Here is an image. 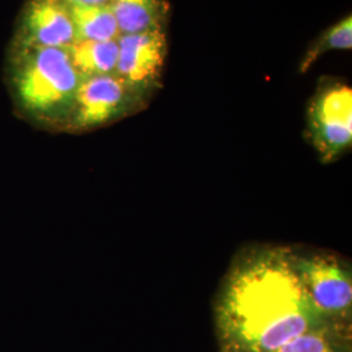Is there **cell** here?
<instances>
[{
  "instance_id": "8",
  "label": "cell",
  "mask_w": 352,
  "mask_h": 352,
  "mask_svg": "<svg viewBox=\"0 0 352 352\" xmlns=\"http://www.w3.org/2000/svg\"><path fill=\"white\" fill-rule=\"evenodd\" d=\"M122 34H135L166 28L170 4L167 0H110Z\"/></svg>"
},
{
  "instance_id": "2",
  "label": "cell",
  "mask_w": 352,
  "mask_h": 352,
  "mask_svg": "<svg viewBox=\"0 0 352 352\" xmlns=\"http://www.w3.org/2000/svg\"><path fill=\"white\" fill-rule=\"evenodd\" d=\"M81 80L67 50L38 47L19 80L20 103L36 118L65 126Z\"/></svg>"
},
{
  "instance_id": "13",
  "label": "cell",
  "mask_w": 352,
  "mask_h": 352,
  "mask_svg": "<svg viewBox=\"0 0 352 352\" xmlns=\"http://www.w3.org/2000/svg\"><path fill=\"white\" fill-rule=\"evenodd\" d=\"M67 6H106L110 0H63Z\"/></svg>"
},
{
  "instance_id": "1",
  "label": "cell",
  "mask_w": 352,
  "mask_h": 352,
  "mask_svg": "<svg viewBox=\"0 0 352 352\" xmlns=\"http://www.w3.org/2000/svg\"><path fill=\"white\" fill-rule=\"evenodd\" d=\"M221 352H277L289 340L327 327L309 305L294 257L254 253L235 267L218 304Z\"/></svg>"
},
{
  "instance_id": "3",
  "label": "cell",
  "mask_w": 352,
  "mask_h": 352,
  "mask_svg": "<svg viewBox=\"0 0 352 352\" xmlns=\"http://www.w3.org/2000/svg\"><path fill=\"white\" fill-rule=\"evenodd\" d=\"M298 276L309 305L321 322L336 333H344L351 317V274L334 256L294 257Z\"/></svg>"
},
{
  "instance_id": "7",
  "label": "cell",
  "mask_w": 352,
  "mask_h": 352,
  "mask_svg": "<svg viewBox=\"0 0 352 352\" xmlns=\"http://www.w3.org/2000/svg\"><path fill=\"white\" fill-rule=\"evenodd\" d=\"M28 29L38 47L67 49L75 42V28L63 0H36L28 14Z\"/></svg>"
},
{
  "instance_id": "6",
  "label": "cell",
  "mask_w": 352,
  "mask_h": 352,
  "mask_svg": "<svg viewBox=\"0 0 352 352\" xmlns=\"http://www.w3.org/2000/svg\"><path fill=\"white\" fill-rule=\"evenodd\" d=\"M119 54L115 75L148 100L160 88L168 42L166 28L135 34H122L118 39Z\"/></svg>"
},
{
  "instance_id": "12",
  "label": "cell",
  "mask_w": 352,
  "mask_h": 352,
  "mask_svg": "<svg viewBox=\"0 0 352 352\" xmlns=\"http://www.w3.org/2000/svg\"><path fill=\"white\" fill-rule=\"evenodd\" d=\"M277 352H346L340 346V334L321 327L299 336Z\"/></svg>"
},
{
  "instance_id": "5",
  "label": "cell",
  "mask_w": 352,
  "mask_h": 352,
  "mask_svg": "<svg viewBox=\"0 0 352 352\" xmlns=\"http://www.w3.org/2000/svg\"><path fill=\"white\" fill-rule=\"evenodd\" d=\"M145 100L116 75L82 78L65 126L77 131L109 124L139 107Z\"/></svg>"
},
{
  "instance_id": "4",
  "label": "cell",
  "mask_w": 352,
  "mask_h": 352,
  "mask_svg": "<svg viewBox=\"0 0 352 352\" xmlns=\"http://www.w3.org/2000/svg\"><path fill=\"white\" fill-rule=\"evenodd\" d=\"M308 133L325 162L351 148L352 89L344 82H327L317 90L308 109Z\"/></svg>"
},
{
  "instance_id": "10",
  "label": "cell",
  "mask_w": 352,
  "mask_h": 352,
  "mask_svg": "<svg viewBox=\"0 0 352 352\" xmlns=\"http://www.w3.org/2000/svg\"><path fill=\"white\" fill-rule=\"evenodd\" d=\"M68 10L75 28L76 39L103 42L116 41L122 36L109 4L68 6Z\"/></svg>"
},
{
  "instance_id": "11",
  "label": "cell",
  "mask_w": 352,
  "mask_h": 352,
  "mask_svg": "<svg viewBox=\"0 0 352 352\" xmlns=\"http://www.w3.org/2000/svg\"><path fill=\"white\" fill-rule=\"evenodd\" d=\"M352 47V17L347 14L334 25L327 28L325 32L315 39L302 55L299 72L307 74L312 65L327 52L333 50H351Z\"/></svg>"
},
{
  "instance_id": "9",
  "label": "cell",
  "mask_w": 352,
  "mask_h": 352,
  "mask_svg": "<svg viewBox=\"0 0 352 352\" xmlns=\"http://www.w3.org/2000/svg\"><path fill=\"white\" fill-rule=\"evenodd\" d=\"M76 71L82 78L93 76L115 75L119 46L116 41H81L67 49Z\"/></svg>"
}]
</instances>
